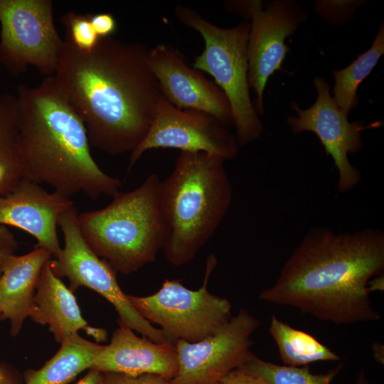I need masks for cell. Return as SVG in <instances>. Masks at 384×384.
<instances>
[{
    "label": "cell",
    "mask_w": 384,
    "mask_h": 384,
    "mask_svg": "<svg viewBox=\"0 0 384 384\" xmlns=\"http://www.w3.org/2000/svg\"><path fill=\"white\" fill-rule=\"evenodd\" d=\"M0 64L17 76L35 67L54 75L64 41L51 0H0Z\"/></svg>",
    "instance_id": "9"
},
{
    "label": "cell",
    "mask_w": 384,
    "mask_h": 384,
    "mask_svg": "<svg viewBox=\"0 0 384 384\" xmlns=\"http://www.w3.org/2000/svg\"><path fill=\"white\" fill-rule=\"evenodd\" d=\"M90 18L91 14H78L71 11L61 17L65 28V41L82 51H90L100 40Z\"/></svg>",
    "instance_id": "24"
},
{
    "label": "cell",
    "mask_w": 384,
    "mask_h": 384,
    "mask_svg": "<svg viewBox=\"0 0 384 384\" xmlns=\"http://www.w3.org/2000/svg\"><path fill=\"white\" fill-rule=\"evenodd\" d=\"M342 368L343 363H339L325 373L313 374L308 366L278 365L252 354L240 368L267 384H331Z\"/></svg>",
    "instance_id": "23"
},
{
    "label": "cell",
    "mask_w": 384,
    "mask_h": 384,
    "mask_svg": "<svg viewBox=\"0 0 384 384\" xmlns=\"http://www.w3.org/2000/svg\"><path fill=\"white\" fill-rule=\"evenodd\" d=\"M175 15L181 23L198 32L204 40V50L196 58L193 66L210 75L227 97L239 146L258 139L263 124L252 102L248 83L250 23H242L230 28H221L181 5L175 8Z\"/></svg>",
    "instance_id": "6"
},
{
    "label": "cell",
    "mask_w": 384,
    "mask_h": 384,
    "mask_svg": "<svg viewBox=\"0 0 384 384\" xmlns=\"http://www.w3.org/2000/svg\"><path fill=\"white\" fill-rule=\"evenodd\" d=\"M384 270V233L311 228L260 299L337 325L378 321L368 287Z\"/></svg>",
    "instance_id": "2"
},
{
    "label": "cell",
    "mask_w": 384,
    "mask_h": 384,
    "mask_svg": "<svg viewBox=\"0 0 384 384\" xmlns=\"http://www.w3.org/2000/svg\"><path fill=\"white\" fill-rule=\"evenodd\" d=\"M103 384H171L164 377L152 373L129 375L123 373L102 372Z\"/></svg>",
    "instance_id": "26"
},
{
    "label": "cell",
    "mask_w": 384,
    "mask_h": 384,
    "mask_svg": "<svg viewBox=\"0 0 384 384\" xmlns=\"http://www.w3.org/2000/svg\"><path fill=\"white\" fill-rule=\"evenodd\" d=\"M313 85L317 94L314 103L303 110L292 101L290 107L296 114L289 115L287 122L294 134L306 131L317 136L338 170V191H348L361 180V173L351 164L348 154L362 149L361 133L365 126L361 121H348V114L333 100L329 84L323 77H316Z\"/></svg>",
    "instance_id": "13"
},
{
    "label": "cell",
    "mask_w": 384,
    "mask_h": 384,
    "mask_svg": "<svg viewBox=\"0 0 384 384\" xmlns=\"http://www.w3.org/2000/svg\"><path fill=\"white\" fill-rule=\"evenodd\" d=\"M0 384H19L13 373L2 365H0Z\"/></svg>",
    "instance_id": "31"
},
{
    "label": "cell",
    "mask_w": 384,
    "mask_h": 384,
    "mask_svg": "<svg viewBox=\"0 0 384 384\" xmlns=\"http://www.w3.org/2000/svg\"><path fill=\"white\" fill-rule=\"evenodd\" d=\"M148 51L112 36L100 38L90 51L64 41L53 76L95 148L131 153L146 135L162 97Z\"/></svg>",
    "instance_id": "1"
},
{
    "label": "cell",
    "mask_w": 384,
    "mask_h": 384,
    "mask_svg": "<svg viewBox=\"0 0 384 384\" xmlns=\"http://www.w3.org/2000/svg\"><path fill=\"white\" fill-rule=\"evenodd\" d=\"M50 260L46 262L39 275L30 317L38 324L48 325L60 344L81 329L97 341H106L105 329L87 325L73 292L53 272Z\"/></svg>",
    "instance_id": "17"
},
{
    "label": "cell",
    "mask_w": 384,
    "mask_h": 384,
    "mask_svg": "<svg viewBox=\"0 0 384 384\" xmlns=\"http://www.w3.org/2000/svg\"><path fill=\"white\" fill-rule=\"evenodd\" d=\"M18 243L7 226L0 225V276L7 259L14 255Z\"/></svg>",
    "instance_id": "28"
},
{
    "label": "cell",
    "mask_w": 384,
    "mask_h": 384,
    "mask_svg": "<svg viewBox=\"0 0 384 384\" xmlns=\"http://www.w3.org/2000/svg\"><path fill=\"white\" fill-rule=\"evenodd\" d=\"M102 346L78 334L61 343L58 352L38 370L24 373L23 384H69L92 362Z\"/></svg>",
    "instance_id": "19"
},
{
    "label": "cell",
    "mask_w": 384,
    "mask_h": 384,
    "mask_svg": "<svg viewBox=\"0 0 384 384\" xmlns=\"http://www.w3.org/2000/svg\"><path fill=\"white\" fill-rule=\"evenodd\" d=\"M161 182L151 174L137 188L119 192L107 206L78 215L86 242L117 272L131 274L154 262L167 242Z\"/></svg>",
    "instance_id": "5"
},
{
    "label": "cell",
    "mask_w": 384,
    "mask_h": 384,
    "mask_svg": "<svg viewBox=\"0 0 384 384\" xmlns=\"http://www.w3.org/2000/svg\"><path fill=\"white\" fill-rule=\"evenodd\" d=\"M74 206L60 193H50L34 181L22 178L7 195L0 196V225L21 229L36 238L37 246L54 258L61 247L57 234L60 215Z\"/></svg>",
    "instance_id": "15"
},
{
    "label": "cell",
    "mask_w": 384,
    "mask_h": 384,
    "mask_svg": "<svg viewBox=\"0 0 384 384\" xmlns=\"http://www.w3.org/2000/svg\"><path fill=\"white\" fill-rule=\"evenodd\" d=\"M78 215L73 206L59 217L58 225L63 235L64 247L57 257L50 261L54 274L59 278L67 277L73 292L82 286L99 293L115 308L119 326L136 331L156 343L169 341L161 329L137 311L119 286L117 271L86 242L79 228Z\"/></svg>",
    "instance_id": "8"
},
{
    "label": "cell",
    "mask_w": 384,
    "mask_h": 384,
    "mask_svg": "<svg viewBox=\"0 0 384 384\" xmlns=\"http://www.w3.org/2000/svg\"><path fill=\"white\" fill-rule=\"evenodd\" d=\"M51 254L36 247L31 252L10 256L0 276V320L9 319L11 335L16 336L30 316L41 270Z\"/></svg>",
    "instance_id": "18"
},
{
    "label": "cell",
    "mask_w": 384,
    "mask_h": 384,
    "mask_svg": "<svg viewBox=\"0 0 384 384\" xmlns=\"http://www.w3.org/2000/svg\"><path fill=\"white\" fill-rule=\"evenodd\" d=\"M157 148L204 152L226 161L235 157L239 145L235 135L214 116L200 110L178 109L162 96L146 135L130 153L128 170L146 151Z\"/></svg>",
    "instance_id": "12"
},
{
    "label": "cell",
    "mask_w": 384,
    "mask_h": 384,
    "mask_svg": "<svg viewBox=\"0 0 384 384\" xmlns=\"http://www.w3.org/2000/svg\"><path fill=\"white\" fill-rule=\"evenodd\" d=\"M216 265V257L210 255L203 283L197 290L186 288L179 280L167 279L157 292L146 297L128 295L129 299L144 319L161 327L170 341H200L215 333L231 317L229 301L207 289Z\"/></svg>",
    "instance_id": "7"
},
{
    "label": "cell",
    "mask_w": 384,
    "mask_h": 384,
    "mask_svg": "<svg viewBox=\"0 0 384 384\" xmlns=\"http://www.w3.org/2000/svg\"><path fill=\"white\" fill-rule=\"evenodd\" d=\"M384 347L379 342H375L372 345V351L374 359L380 364H384Z\"/></svg>",
    "instance_id": "32"
},
{
    "label": "cell",
    "mask_w": 384,
    "mask_h": 384,
    "mask_svg": "<svg viewBox=\"0 0 384 384\" xmlns=\"http://www.w3.org/2000/svg\"><path fill=\"white\" fill-rule=\"evenodd\" d=\"M351 384H377L375 382L370 383L366 376V371L361 369L358 373L355 380Z\"/></svg>",
    "instance_id": "34"
},
{
    "label": "cell",
    "mask_w": 384,
    "mask_h": 384,
    "mask_svg": "<svg viewBox=\"0 0 384 384\" xmlns=\"http://www.w3.org/2000/svg\"><path fill=\"white\" fill-rule=\"evenodd\" d=\"M260 321L247 309L236 315L212 335L194 343L175 342L178 371L171 384H219L229 372L240 368L253 354L250 338Z\"/></svg>",
    "instance_id": "11"
},
{
    "label": "cell",
    "mask_w": 384,
    "mask_h": 384,
    "mask_svg": "<svg viewBox=\"0 0 384 384\" xmlns=\"http://www.w3.org/2000/svg\"><path fill=\"white\" fill-rule=\"evenodd\" d=\"M269 332L284 365L302 367L318 361H338L341 358L311 334L272 316Z\"/></svg>",
    "instance_id": "20"
},
{
    "label": "cell",
    "mask_w": 384,
    "mask_h": 384,
    "mask_svg": "<svg viewBox=\"0 0 384 384\" xmlns=\"http://www.w3.org/2000/svg\"><path fill=\"white\" fill-rule=\"evenodd\" d=\"M384 53V26L382 23L371 46L346 68L332 73L333 100L347 114L358 105L357 90Z\"/></svg>",
    "instance_id": "22"
},
{
    "label": "cell",
    "mask_w": 384,
    "mask_h": 384,
    "mask_svg": "<svg viewBox=\"0 0 384 384\" xmlns=\"http://www.w3.org/2000/svg\"><path fill=\"white\" fill-rule=\"evenodd\" d=\"M370 292L383 290V274L378 275L370 279L368 284Z\"/></svg>",
    "instance_id": "33"
},
{
    "label": "cell",
    "mask_w": 384,
    "mask_h": 384,
    "mask_svg": "<svg viewBox=\"0 0 384 384\" xmlns=\"http://www.w3.org/2000/svg\"><path fill=\"white\" fill-rule=\"evenodd\" d=\"M227 9L251 19L247 42L248 83L256 95L255 109L263 114L264 90L270 77L282 70V64L289 48L287 38L308 20L302 6L294 0L233 1Z\"/></svg>",
    "instance_id": "10"
},
{
    "label": "cell",
    "mask_w": 384,
    "mask_h": 384,
    "mask_svg": "<svg viewBox=\"0 0 384 384\" xmlns=\"http://www.w3.org/2000/svg\"><path fill=\"white\" fill-rule=\"evenodd\" d=\"M16 98L23 178L47 183L69 198L80 192L92 199L120 192L119 179L94 160L85 124L53 75L37 87L20 85Z\"/></svg>",
    "instance_id": "3"
},
{
    "label": "cell",
    "mask_w": 384,
    "mask_h": 384,
    "mask_svg": "<svg viewBox=\"0 0 384 384\" xmlns=\"http://www.w3.org/2000/svg\"><path fill=\"white\" fill-rule=\"evenodd\" d=\"M225 160L204 152L181 151L160 186V206L169 231L164 247L174 265L191 261L214 234L233 200Z\"/></svg>",
    "instance_id": "4"
},
{
    "label": "cell",
    "mask_w": 384,
    "mask_h": 384,
    "mask_svg": "<svg viewBox=\"0 0 384 384\" xmlns=\"http://www.w3.org/2000/svg\"><path fill=\"white\" fill-rule=\"evenodd\" d=\"M76 384H103L102 372L90 369L89 372Z\"/></svg>",
    "instance_id": "30"
},
{
    "label": "cell",
    "mask_w": 384,
    "mask_h": 384,
    "mask_svg": "<svg viewBox=\"0 0 384 384\" xmlns=\"http://www.w3.org/2000/svg\"><path fill=\"white\" fill-rule=\"evenodd\" d=\"M364 3V1H317L315 11L329 23L342 26L353 18L355 11Z\"/></svg>",
    "instance_id": "25"
},
{
    "label": "cell",
    "mask_w": 384,
    "mask_h": 384,
    "mask_svg": "<svg viewBox=\"0 0 384 384\" xmlns=\"http://www.w3.org/2000/svg\"><path fill=\"white\" fill-rule=\"evenodd\" d=\"M219 384H267L261 379L255 377L241 368L231 370L225 375Z\"/></svg>",
    "instance_id": "29"
},
{
    "label": "cell",
    "mask_w": 384,
    "mask_h": 384,
    "mask_svg": "<svg viewBox=\"0 0 384 384\" xmlns=\"http://www.w3.org/2000/svg\"><path fill=\"white\" fill-rule=\"evenodd\" d=\"M18 132L16 95L0 93V196L9 194L23 178Z\"/></svg>",
    "instance_id": "21"
},
{
    "label": "cell",
    "mask_w": 384,
    "mask_h": 384,
    "mask_svg": "<svg viewBox=\"0 0 384 384\" xmlns=\"http://www.w3.org/2000/svg\"><path fill=\"white\" fill-rule=\"evenodd\" d=\"M148 58L162 96L171 105L206 112L227 127L233 124L230 105L223 91L201 70L189 66L178 50L158 44L149 50Z\"/></svg>",
    "instance_id": "14"
},
{
    "label": "cell",
    "mask_w": 384,
    "mask_h": 384,
    "mask_svg": "<svg viewBox=\"0 0 384 384\" xmlns=\"http://www.w3.org/2000/svg\"><path fill=\"white\" fill-rule=\"evenodd\" d=\"M92 26L100 38L112 36L117 29V22L112 14H91Z\"/></svg>",
    "instance_id": "27"
},
{
    "label": "cell",
    "mask_w": 384,
    "mask_h": 384,
    "mask_svg": "<svg viewBox=\"0 0 384 384\" xmlns=\"http://www.w3.org/2000/svg\"><path fill=\"white\" fill-rule=\"evenodd\" d=\"M90 369L139 375L156 374L171 381L178 371L175 343H156L137 336L132 329L119 326L111 341L95 356Z\"/></svg>",
    "instance_id": "16"
}]
</instances>
